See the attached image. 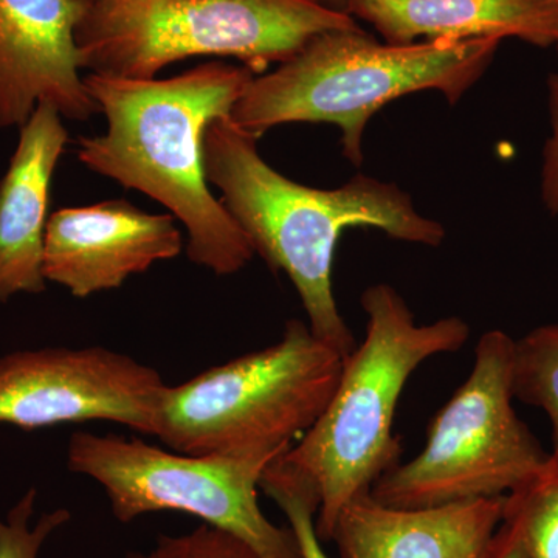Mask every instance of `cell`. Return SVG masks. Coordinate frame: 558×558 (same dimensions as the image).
<instances>
[{
    "mask_svg": "<svg viewBox=\"0 0 558 558\" xmlns=\"http://www.w3.org/2000/svg\"><path fill=\"white\" fill-rule=\"evenodd\" d=\"M255 76L245 65L223 61L168 80L84 76L108 126L80 138L81 163L170 209L189 233L191 263L218 277L244 269L255 250L208 189L204 135L213 121L230 117Z\"/></svg>",
    "mask_w": 558,
    "mask_h": 558,
    "instance_id": "6da1fadb",
    "label": "cell"
},
{
    "mask_svg": "<svg viewBox=\"0 0 558 558\" xmlns=\"http://www.w3.org/2000/svg\"><path fill=\"white\" fill-rule=\"evenodd\" d=\"M256 142L230 117L213 121L204 135L205 178L219 190V201L255 255L271 270L288 275L312 332L348 357L357 344L332 290L341 233L371 227L395 240L439 247L446 229L422 216L410 194L395 183L363 174L336 190L293 182L260 157Z\"/></svg>",
    "mask_w": 558,
    "mask_h": 558,
    "instance_id": "7a4b0ae2",
    "label": "cell"
},
{
    "mask_svg": "<svg viewBox=\"0 0 558 558\" xmlns=\"http://www.w3.org/2000/svg\"><path fill=\"white\" fill-rule=\"evenodd\" d=\"M360 303L368 315L365 340L344 357L322 416L281 457L317 495L322 542H329L340 510L399 464L402 446L392 424L411 374L435 355L459 351L470 336L459 317L417 325L389 284L371 286Z\"/></svg>",
    "mask_w": 558,
    "mask_h": 558,
    "instance_id": "3957f363",
    "label": "cell"
},
{
    "mask_svg": "<svg viewBox=\"0 0 558 558\" xmlns=\"http://www.w3.org/2000/svg\"><path fill=\"white\" fill-rule=\"evenodd\" d=\"M499 39L380 44L360 25L322 33L274 72L255 76L230 120L255 138L286 123H328L344 157L363 163V134L388 102L438 90L457 105L490 68Z\"/></svg>",
    "mask_w": 558,
    "mask_h": 558,
    "instance_id": "277c9868",
    "label": "cell"
},
{
    "mask_svg": "<svg viewBox=\"0 0 558 558\" xmlns=\"http://www.w3.org/2000/svg\"><path fill=\"white\" fill-rule=\"evenodd\" d=\"M314 0H92L75 32L81 69L153 80L193 57L234 58L255 73L322 33L357 27Z\"/></svg>",
    "mask_w": 558,
    "mask_h": 558,
    "instance_id": "5b68a950",
    "label": "cell"
},
{
    "mask_svg": "<svg viewBox=\"0 0 558 558\" xmlns=\"http://www.w3.org/2000/svg\"><path fill=\"white\" fill-rule=\"evenodd\" d=\"M343 360L307 323L290 319L278 343L168 385L154 436L194 457L288 450L322 416Z\"/></svg>",
    "mask_w": 558,
    "mask_h": 558,
    "instance_id": "8992f818",
    "label": "cell"
},
{
    "mask_svg": "<svg viewBox=\"0 0 558 558\" xmlns=\"http://www.w3.org/2000/svg\"><path fill=\"white\" fill-rule=\"evenodd\" d=\"M513 347L502 330H488L475 365L433 418L416 458L389 470L371 497L399 509L506 497L534 478L549 454L512 407Z\"/></svg>",
    "mask_w": 558,
    "mask_h": 558,
    "instance_id": "52a82bcc",
    "label": "cell"
},
{
    "mask_svg": "<svg viewBox=\"0 0 558 558\" xmlns=\"http://www.w3.org/2000/svg\"><path fill=\"white\" fill-rule=\"evenodd\" d=\"M288 450L194 457L142 438L76 432L69 440L68 465L105 488L120 523L146 513H189L244 539L260 558H301L292 529L271 523L258 501L264 472Z\"/></svg>",
    "mask_w": 558,
    "mask_h": 558,
    "instance_id": "ba28073f",
    "label": "cell"
},
{
    "mask_svg": "<svg viewBox=\"0 0 558 558\" xmlns=\"http://www.w3.org/2000/svg\"><path fill=\"white\" fill-rule=\"evenodd\" d=\"M167 387L159 371L102 347L25 349L0 359V425L105 421L154 436Z\"/></svg>",
    "mask_w": 558,
    "mask_h": 558,
    "instance_id": "9c48e42d",
    "label": "cell"
},
{
    "mask_svg": "<svg viewBox=\"0 0 558 558\" xmlns=\"http://www.w3.org/2000/svg\"><path fill=\"white\" fill-rule=\"evenodd\" d=\"M182 250L174 216L150 215L121 199L61 208L47 223L44 278L75 299H89Z\"/></svg>",
    "mask_w": 558,
    "mask_h": 558,
    "instance_id": "30bf717a",
    "label": "cell"
},
{
    "mask_svg": "<svg viewBox=\"0 0 558 558\" xmlns=\"http://www.w3.org/2000/svg\"><path fill=\"white\" fill-rule=\"evenodd\" d=\"M86 9L83 0H0V128L22 126L39 102L69 120L98 112L75 40Z\"/></svg>",
    "mask_w": 558,
    "mask_h": 558,
    "instance_id": "8fae6325",
    "label": "cell"
},
{
    "mask_svg": "<svg viewBox=\"0 0 558 558\" xmlns=\"http://www.w3.org/2000/svg\"><path fill=\"white\" fill-rule=\"evenodd\" d=\"M502 510L505 497L399 509L363 494L340 510L329 542L340 558H481Z\"/></svg>",
    "mask_w": 558,
    "mask_h": 558,
    "instance_id": "7c38bea8",
    "label": "cell"
},
{
    "mask_svg": "<svg viewBox=\"0 0 558 558\" xmlns=\"http://www.w3.org/2000/svg\"><path fill=\"white\" fill-rule=\"evenodd\" d=\"M50 102H39L21 126L20 143L0 182V303L40 293L51 179L69 132Z\"/></svg>",
    "mask_w": 558,
    "mask_h": 558,
    "instance_id": "4fadbf2b",
    "label": "cell"
},
{
    "mask_svg": "<svg viewBox=\"0 0 558 558\" xmlns=\"http://www.w3.org/2000/svg\"><path fill=\"white\" fill-rule=\"evenodd\" d=\"M347 13L368 22L385 43L517 38L558 44V0H348Z\"/></svg>",
    "mask_w": 558,
    "mask_h": 558,
    "instance_id": "5bb4252c",
    "label": "cell"
},
{
    "mask_svg": "<svg viewBox=\"0 0 558 558\" xmlns=\"http://www.w3.org/2000/svg\"><path fill=\"white\" fill-rule=\"evenodd\" d=\"M502 519L519 526L527 558H558V451L534 478L506 495Z\"/></svg>",
    "mask_w": 558,
    "mask_h": 558,
    "instance_id": "9a60e30c",
    "label": "cell"
},
{
    "mask_svg": "<svg viewBox=\"0 0 558 558\" xmlns=\"http://www.w3.org/2000/svg\"><path fill=\"white\" fill-rule=\"evenodd\" d=\"M512 389L513 398L548 414L558 451V325L539 326L515 340Z\"/></svg>",
    "mask_w": 558,
    "mask_h": 558,
    "instance_id": "2e32d148",
    "label": "cell"
},
{
    "mask_svg": "<svg viewBox=\"0 0 558 558\" xmlns=\"http://www.w3.org/2000/svg\"><path fill=\"white\" fill-rule=\"evenodd\" d=\"M259 487L284 512L289 527L299 542L301 558H329L315 529L318 498L310 484L300 478L293 470L286 468L278 458L264 472Z\"/></svg>",
    "mask_w": 558,
    "mask_h": 558,
    "instance_id": "e0dca14e",
    "label": "cell"
},
{
    "mask_svg": "<svg viewBox=\"0 0 558 558\" xmlns=\"http://www.w3.org/2000/svg\"><path fill=\"white\" fill-rule=\"evenodd\" d=\"M36 499L38 490L28 488L7 513V520H0V558H38L44 543L72 520L68 509H57L40 515L32 527Z\"/></svg>",
    "mask_w": 558,
    "mask_h": 558,
    "instance_id": "ac0fdd59",
    "label": "cell"
},
{
    "mask_svg": "<svg viewBox=\"0 0 558 558\" xmlns=\"http://www.w3.org/2000/svg\"><path fill=\"white\" fill-rule=\"evenodd\" d=\"M124 558H260L244 539L202 523L186 534L159 535L149 553H131Z\"/></svg>",
    "mask_w": 558,
    "mask_h": 558,
    "instance_id": "d6986e66",
    "label": "cell"
},
{
    "mask_svg": "<svg viewBox=\"0 0 558 558\" xmlns=\"http://www.w3.org/2000/svg\"><path fill=\"white\" fill-rule=\"evenodd\" d=\"M550 134L543 149L542 197L550 215L558 218V73L548 78Z\"/></svg>",
    "mask_w": 558,
    "mask_h": 558,
    "instance_id": "ffe728a7",
    "label": "cell"
},
{
    "mask_svg": "<svg viewBox=\"0 0 558 558\" xmlns=\"http://www.w3.org/2000/svg\"><path fill=\"white\" fill-rule=\"evenodd\" d=\"M481 558H527L519 526L512 520L502 519Z\"/></svg>",
    "mask_w": 558,
    "mask_h": 558,
    "instance_id": "44dd1931",
    "label": "cell"
},
{
    "mask_svg": "<svg viewBox=\"0 0 558 558\" xmlns=\"http://www.w3.org/2000/svg\"><path fill=\"white\" fill-rule=\"evenodd\" d=\"M314 2L323 7H328L330 10L344 11V13H347L348 0H314Z\"/></svg>",
    "mask_w": 558,
    "mask_h": 558,
    "instance_id": "7402d4cb",
    "label": "cell"
},
{
    "mask_svg": "<svg viewBox=\"0 0 558 558\" xmlns=\"http://www.w3.org/2000/svg\"><path fill=\"white\" fill-rule=\"evenodd\" d=\"M83 2L90 3L92 0H83Z\"/></svg>",
    "mask_w": 558,
    "mask_h": 558,
    "instance_id": "603a6c76",
    "label": "cell"
},
{
    "mask_svg": "<svg viewBox=\"0 0 558 558\" xmlns=\"http://www.w3.org/2000/svg\"><path fill=\"white\" fill-rule=\"evenodd\" d=\"M556 49H557V57H558V44H557V47H556Z\"/></svg>",
    "mask_w": 558,
    "mask_h": 558,
    "instance_id": "cb8c5ba5",
    "label": "cell"
}]
</instances>
